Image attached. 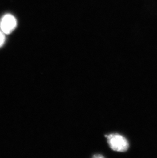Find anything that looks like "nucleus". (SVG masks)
Returning <instances> with one entry per match:
<instances>
[{"label": "nucleus", "mask_w": 157, "mask_h": 158, "mask_svg": "<svg viewBox=\"0 0 157 158\" xmlns=\"http://www.w3.org/2000/svg\"><path fill=\"white\" fill-rule=\"evenodd\" d=\"M103 156L102 155H95L94 156V158H103Z\"/></svg>", "instance_id": "obj_4"}, {"label": "nucleus", "mask_w": 157, "mask_h": 158, "mask_svg": "<svg viewBox=\"0 0 157 158\" xmlns=\"http://www.w3.org/2000/svg\"><path fill=\"white\" fill-rule=\"evenodd\" d=\"M5 42V34L0 29V47H1Z\"/></svg>", "instance_id": "obj_3"}, {"label": "nucleus", "mask_w": 157, "mask_h": 158, "mask_svg": "<svg viewBox=\"0 0 157 158\" xmlns=\"http://www.w3.org/2000/svg\"><path fill=\"white\" fill-rule=\"evenodd\" d=\"M16 26V19L10 14H6L0 20V29L5 35L11 33L15 29Z\"/></svg>", "instance_id": "obj_2"}, {"label": "nucleus", "mask_w": 157, "mask_h": 158, "mask_svg": "<svg viewBox=\"0 0 157 158\" xmlns=\"http://www.w3.org/2000/svg\"><path fill=\"white\" fill-rule=\"evenodd\" d=\"M108 143L111 149L119 152H125L129 148V143L123 136L117 134H112L106 136Z\"/></svg>", "instance_id": "obj_1"}]
</instances>
